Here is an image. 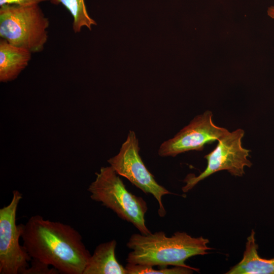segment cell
<instances>
[{
  "mask_svg": "<svg viewBox=\"0 0 274 274\" xmlns=\"http://www.w3.org/2000/svg\"><path fill=\"white\" fill-rule=\"evenodd\" d=\"M139 153L136 134L134 131L129 130L118 153L108 159V162L119 176L127 179L145 193L153 195L159 204V216L164 217L166 211L162 203V197L173 193L157 183L146 167Z\"/></svg>",
  "mask_w": 274,
  "mask_h": 274,
  "instance_id": "cell-5",
  "label": "cell"
},
{
  "mask_svg": "<svg viewBox=\"0 0 274 274\" xmlns=\"http://www.w3.org/2000/svg\"><path fill=\"white\" fill-rule=\"evenodd\" d=\"M30 265L26 268L22 274H57L59 273L55 268H50L47 265L39 260L31 259Z\"/></svg>",
  "mask_w": 274,
  "mask_h": 274,
  "instance_id": "cell-14",
  "label": "cell"
},
{
  "mask_svg": "<svg viewBox=\"0 0 274 274\" xmlns=\"http://www.w3.org/2000/svg\"><path fill=\"white\" fill-rule=\"evenodd\" d=\"M55 5H62L73 17V28L75 32H79L81 28L87 27L90 30L96 22L89 16L84 0H50Z\"/></svg>",
  "mask_w": 274,
  "mask_h": 274,
  "instance_id": "cell-12",
  "label": "cell"
},
{
  "mask_svg": "<svg viewBox=\"0 0 274 274\" xmlns=\"http://www.w3.org/2000/svg\"><path fill=\"white\" fill-rule=\"evenodd\" d=\"M209 241L202 236L193 237L185 232L177 231L170 237L159 231L148 234L134 233L126 244L131 250L127 263L152 266L168 265L199 269L187 265L185 261L196 255L208 254Z\"/></svg>",
  "mask_w": 274,
  "mask_h": 274,
  "instance_id": "cell-2",
  "label": "cell"
},
{
  "mask_svg": "<svg viewBox=\"0 0 274 274\" xmlns=\"http://www.w3.org/2000/svg\"><path fill=\"white\" fill-rule=\"evenodd\" d=\"M244 134V130L239 128L229 132L219 140L215 148L204 157L207 160L206 168L198 176L188 174L183 181L186 184L182 191L188 192L200 181L220 170H227L234 176H243L245 167H250L252 165L248 158L251 151L242 145Z\"/></svg>",
  "mask_w": 274,
  "mask_h": 274,
  "instance_id": "cell-6",
  "label": "cell"
},
{
  "mask_svg": "<svg viewBox=\"0 0 274 274\" xmlns=\"http://www.w3.org/2000/svg\"><path fill=\"white\" fill-rule=\"evenodd\" d=\"M267 14L271 18L274 19V6H270L268 8Z\"/></svg>",
  "mask_w": 274,
  "mask_h": 274,
  "instance_id": "cell-16",
  "label": "cell"
},
{
  "mask_svg": "<svg viewBox=\"0 0 274 274\" xmlns=\"http://www.w3.org/2000/svg\"><path fill=\"white\" fill-rule=\"evenodd\" d=\"M127 274H189L192 273L196 270L180 266H175L173 268L161 267L159 269H154L153 266L135 264L127 263L125 266Z\"/></svg>",
  "mask_w": 274,
  "mask_h": 274,
  "instance_id": "cell-13",
  "label": "cell"
},
{
  "mask_svg": "<svg viewBox=\"0 0 274 274\" xmlns=\"http://www.w3.org/2000/svg\"><path fill=\"white\" fill-rule=\"evenodd\" d=\"M31 52L0 39V81L15 80L28 65Z\"/></svg>",
  "mask_w": 274,
  "mask_h": 274,
  "instance_id": "cell-9",
  "label": "cell"
},
{
  "mask_svg": "<svg viewBox=\"0 0 274 274\" xmlns=\"http://www.w3.org/2000/svg\"><path fill=\"white\" fill-rule=\"evenodd\" d=\"M115 239L99 244L87 263L83 274H127L115 256Z\"/></svg>",
  "mask_w": 274,
  "mask_h": 274,
  "instance_id": "cell-10",
  "label": "cell"
},
{
  "mask_svg": "<svg viewBox=\"0 0 274 274\" xmlns=\"http://www.w3.org/2000/svg\"><path fill=\"white\" fill-rule=\"evenodd\" d=\"M20 225L23 246L31 259L52 266L60 273L83 274L91 255L74 228L39 215Z\"/></svg>",
  "mask_w": 274,
  "mask_h": 274,
  "instance_id": "cell-1",
  "label": "cell"
},
{
  "mask_svg": "<svg viewBox=\"0 0 274 274\" xmlns=\"http://www.w3.org/2000/svg\"><path fill=\"white\" fill-rule=\"evenodd\" d=\"M50 0H0V7L6 5L29 6L39 5L40 3Z\"/></svg>",
  "mask_w": 274,
  "mask_h": 274,
  "instance_id": "cell-15",
  "label": "cell"
},
{
  "mask_svg": "<svg viewBox=\"0 0 274 274\" xmlns=\"http://www.w3.org/2000/svg\"><path fill=\"white\" fill-rule=\"evenodd\" d=\"M252 230L247 238L242 260L227 271V274H274V257L267 259L258 254V245Z\"/></svg>",
  "mask_w": 274,
  "mask_h": 274,
  "instance_id": "cell-11",
  "label": "cell"
},
{
  "mask_svg": "<svg viewBox=\"0 0 274 274\" xmlns=\"http://www.w3.org/2000/svg\"><path fill=\"white\" fill-rule=\"evenodd\" d=\"M95 175V180L88 188L91 199L101 203L120 218L133 224L141 233H151L146 225L148 207L145 200L129 192L110 165L101 167Z\"/></svg>",
  "mask_w": 274,
  "mask_h": 274,
  "instance_id": "cell-3",
  "label": "cell"
},
{
  "mask_svg": "<svg viewBox=\"0 0 274 274\" xmlns=\"http://www.w3.org/2000/svg\"><path fill=\"white\" fill-rule=\"evenodd\" d=\"M0 7L1 38L31 53L42 51L48 38L49 21L39 5Z\"/></svg>",
  "mask_w": 274,
  "mask_h": 274,
  "instance_id": "cell-4",
  "label": "cell"
},
{
  "mask_svg": "<svg viewBox=\"0 0 274 274\" xmlns=\"http://www.w3.org/2000/svg\"><path fill=\"white\" fill-rule=\"evenodd\" d=\"M212 117L210 111L195 116L173 138L160 145L158 155L161 157H175L188 151H202L206 144L218 141L229 131L214 124Z\"/></svg>",
  "mask_w": 274,
  "mask_h": 274,
  "instance_id": "cell-8",
  "label": "cell"
},
{
  "mask_svg": "<svg viewBox=\"0 0 274 274\" xmlns=\"http://www.w3.org/2000/svg\"><path fill=\"white\" fill-rule=\"evenodd\" d=\"M22 198L13 190L10 202L0 209V273L22 274L29 266L31 258L20 245L21 225L16 224V213Z\"/></svg>",
  "mask_w": 274,
  "mask_h": 274,
  "instance_id": "cell-7",
  "label": "cell"
}]
</instances>
